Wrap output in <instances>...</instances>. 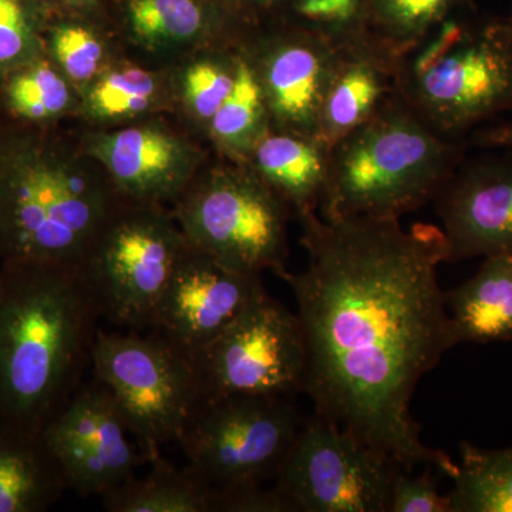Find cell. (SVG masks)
I'll list each match as a JSON object with an SVG mask.
<instances>
[{
  "label": "cell",
  "instance_id": "33",
  "mask_svg": "<svg viewBox=\"0 0 512 512\" xmlns=\"http://www.w3.org/2000/svg\"><path fill=\"white\" fill-rule=\"evenodd\" d=\"M208 512H292V507L274 485H252L228 490L211 488Z\"/></svg>",
  "mask_w": 512,
  "mask_h": 512
},
{
  "label": "cell",
  "instance_id": "5",
  "mask_svg": "<svg viewBox=\"0 0 512 512\" xmlns=\"http://www.w3.org/2000/svg\"><path fill=\"white\" fill-rule=\"evenodd\" d=\"M466 12L444 20L397 63V93L454 140L512 110V46L503 23L470 20Z\"/></svg>",
  "mask_w": 512,
  "mask_h": 512
},
{
  "label": "cell",
  "instance_id": "11",
  "mask_svg": "<svg viewBox=\"0 0 512 512\" xmlns=\"http://www.w3.org/2000/svg\"><path fill=\"white\" fill-rule=\"evenodd\" d=\"M191 362L202 400L303 393L306 348L301 322L266 292Z\"/></svg>",
  "mask_w": 512,
  "mask_h": 512
},
{
  "label": "cell",
  "instance_id": "8",
  "mask_svg": "<svg viewBox=\"0 0 512 512\" xmlns=\"http://www.w3.org/2000/svg\"><path fill=\"white\" fill-rule=\"evenodd\" d=\"M90 370L116 400L148 463L177 443L202 400L190 357L150 332L99 329Z\"/></svg>",
  "mask_w": 512,
  "mask_h": 512
},
{
  "label": "cell",
  "instance_id": "4",
  "mask_svg": "<svg viewBox=\"0 0 512 512\" xmlns=\"http://www.w3.org/2000/svg\"><path fill=\"white\" fill-rule=\"evenodd\" d=\"M467 146L434 130L393 93L372 119L330 148L319 215L400 220L436 198Z\"/></svg>",
  "mask_w": 512,
  "mask_h": 512
},
{
  "label": "cell",
  "instance_id": "7",
  "mask_svg": "<svg viewBox=\"0 0 512 512\" xmlns=\"http://www.w3.org/2000/svg\"><path fill=\"white\" fill-rule=\"evenodd\" d=\"M187 248L171 208L120 198L80 264L100 318L148 332Z\"/></svg>",
  "mask_w": 512,
  "mask_h": 512
},
{
  "label": "cell",
  "instance_id": "6",
  "mask_svg": "<svg viewBox=\"0 0 512 512\" xmlns=\"http://www.w3.org/2000/svg\"><path fill=\"white\" fill-rule=\"evenodd\" d=\"M171 211L190 247L229 268L288 271L291 208L247 164L208 161Z\"/></svg>",
  "mask_w": 512,
  "mask_h": 512
},
{
  "label": "cell",
  "instance_id": "17",
  "mask_svg": "<svg viewBox=\"0 0 512 512\" xmlns=\"http://www.w3.org/2000/svg\"><path fill=\"white\" fill-rule=\"evenodd\" d=\"M120 18L128 43L157 56L239 46L261 23L220 0H121Z\"/></svg>",
  "mask_w": 512,
  "mask_h": 512
},
{
  "label": "cell",
  "instance_id": "13",
  "mask_svg": "<svg viewBox=\"0 0 512 512\" xmlns=\"http://www.w3.org/2000/svg\"><path fill=\"white\" fill-rule=\"evenodd\" d=\"M80 141L121 200L144 204L173 205L210 161L200 144L158 116L96 128Z\"/></svg>",
  "mask_w": 512,
  "mask_h": 512
},
{
  "label": "cell",
  "instance_id": "19",
  "mask_svg": "<svg viewBox=\"0 0 512 512\" xmlns=\"http://www.w3.org/2000/svg\"><path fill=\"white\" fill-rule=\"evenodd\" d=\"M329 154V148L316 137L272 127L244 164L298 218L319 211L328 181Z\"/></svg>",
  "mask_w": 512,
  "mask_h": 512
},
{
  "label": "cell",
  "instance_id": "23",
  "mask_svg": "<svg viewBox=\"0 0 512 512\" xmlns=\"http://www.w3.org/2000/svg\"><path fill=\"white\" fill-rule=\"evenodd\" d=\"M77 110L79 93L46 53L0 79V119L15 126H57Z\"/></svg>",
  "mask_w": 512,
  "mask_h": 512
},
{
  "label": "cell",
  "instance_id": "30",
  "mask_svg": "<svg viewBox=\"0 0 512 512\" xmlns=\"http://www.w3.org/2000/svg\"><path fill=\"white\" fill-rule=\"evenodd\" d=\"M369 6L370 0H285L275 19L339 49L369 35Z\"/></svg>",
  "mask_w": 512,
  "mask_h": 512
},
{
  "label": "cell",
  "instance_id": "26",
  "mask_svg": "<svg viewBox=\"0 0 512 512\" xmlns=\"http://www.w3.org/2000/svg\"><path fill=\"white\" fill-rule=\"evenodd\" d=\"M241 46V45H239ZM239 46L202 47L183 56L170 72L175 106L207 136L237 76Z\"/></svg>",
  "mask_w": 512,
  "mask_h": 512
},
{
  "label": "cell",
  "instance_id": "18",
  "mask_svg": "<svg viewBox=\"0 0 512 512\" xmlns=\"http://www.w3.org/2000/svg\"><path fill=\"white\" fill-rule=\"evenodd\" d=\"M397 63L399 56L370 33L339 47L316 126L323 146L330 150L382 109L397 92Z\"/></svg>",
  "mask_w": 512,
  "mask_h": 512
},
{
  "label": "cell",
  "instance_id": "21",
  "mask_svg": "<svg viewBox=\"0 0 512 512\" xmlns=\"http://www.w3.org/2000/svg\"><path fill=\"white\" fill-rule=\"evenodd\" d=\"M66 490L43 431L0 423V512H45Z\"/></svg>",
  "mask_w": 512,
  "mask_h": 512
},
{
  "label": "cell",
  "instance_id": "16",
  "mask_svg": "<svg viewBox=\"0 0 512 512\" xmlns=\"http://www.w3.org/2000/svg\"><path fill=\"white\" fill-rule=\"evenodd\" d=\"M434 202L450 262L512 258V153L464 158Z\"/></svg>",
  "mask_w": 512,
  "mask_h": 512
},
{
  "label": "cell",
  "instance_id": "3",
  "mask_svg": "<svg viewBox=\"0 0 512 512\" xmlns=\"http://www.w3.org/2000/svg\"><path fill=\"white\" fill-rule=\"evenodd\" d=\"M119 201L82 141L13 124L0 153V262L82 264Z\"/></svg>",
  "mask_w": 512,
  "mask_h": 512
},
{
  "label": "cell",
  "instance_id": "28",
  "mask_svg": "<svg viewBox=\"0 0 512 512\" xmlns=\"http://www.w3.org/2000/svg\"><path fill=\"white\" fill-rule=\"evenodd\" d=\"M45 53L77 93L117 59L111 40L92 18L49 15Z\"/></svg>",
  "mask_w": 512,
  "mask_h": 512
},
{
  "label": "cell",
  "instance_id": "20",
  "mask_svg": "<svg viewBox=\"0 0 512 512\" xmlns=\"http://www.w3.org/2000/svg\"><path fill=\"white\" fill-rule=\"evenodd\" d=\"M175 107L170 70L148 69L117 57L79 93V114L96 128L160 116Z\"/></svg>",
  "mask_w": 512,
  "mask_h": 512
},
{
  "label": "cell",
  "instance_id": "38",
  "mask_svg": "<svg viewBox=\"0 0 512 512\" xmlns=\"http://www.w3.org/2000/svg\"><path fill=\"white\" fill-rule=\"evenodd\" d=\"M501 23H503L505 35H507L508 40H510L512 46V10L510 15L505 16V18L501 19Z\"/></svg>",
  "mask_w": 512,
  "mask_h": 512
},
{
  "label": "cell",
  "instance_id": "25",
  "mask_svg": "<svg viewBox=\"0 0 512 512\" xmlns=\"http://www.w3.org/2000/svg\"><path fill=\"white\" fill-rule=\"evenodd\" d=\"M271 128V114L261 84L254 67L239 46L234 86L211 120L205 137L221 158L245 163L258 141Z\"/></svg>",
  "mask_w": 512,
  "mask_h": 512
},
{
  "label": "cell",
  "instance_id": "1",
  "mask_svg": "<svg viewBox=\"0 0 512 512\" xmlns=\"http://www.w3.org/2000/svg\"><path fill=\"white\" fill-rule=\"evenodd\" d=\"M308 265L279 276L298 303L306 348L303 393L315 413L402 466L448 477L457 463L421 440L412 400L427 373L457 346L439 266L450 262L439 225L400 220L296 218Z\"/></svg>",
  "mask_w": 512,
  "mask_h": 512
},
{
  "label": "cell",
  "instance_id": "34",
  "mask_svg": "<svg viewBox=\"0 0 512 512\" xmlns=\"http://www.w3.org/2000/svg\"><path fill=\"white\" fill-rule=\"evenodd\" d=\"M468 140V144L474 147L512 151V120L480 128Z\"/></svg>",
  "mask_w": 512,
  "mask_h": 512
},
{
  "label": "cell",
  "instance_id": "32",
  "mask_svg": "<svg viewBox=\"0 0 512 512\" xmlns=\"http://www.w3.org/2000/svg\"><path fill=\"white\" fill-rule=\"evenodd\" d=\"M433 467L424 473L400 467L392 483L387 512H451L450 498L439 491Z\"/></svg>",
  "mask_w": 512,
  "mask_h": 512
},
{
  "label": "cell",
  "instance_id": "14",
  "mask_svg": "<svg viewBox=\"0 0 512 512\" xmlns=\"http://www.w3.org/2000/svg\"><path fill=\"white\" fill-rule=\"evenodd\" d=\"M265 293L262 275L229 268L188 245L148 332L192 359Z\"/></svg>",
  "mask_w": 512,
  "mask_h": 512
},
{
  "label": "cell",
  "instance_id": "29",
  "mask_svg": "<svg viewBox=\"0 0 512 512\" xmlns=\"http://www.w3.org/2000/svg\"><path fill=\"white\" fill-rule=\"evenodd\" d=\"M473 0H370L369 33L397 56L412 49Z\"/></svg>",
  "mask_w": 512,
  "mask_h": 512
},
{
  "label": "cell",
  "instance_id": "24",
  "mask_svg": "<svg viewBox=\"0 0 512 512\" xmlns=\"http://www.w3.org/2000/svg\"><path fill=\"white\" fill-rule=\"evenodd\" d=\"M147 476L128 478L101 497L110 512H208L211 487L194 468L158 456Z\"/></svg>",
  "mask_w": 512,
  "mask_h": 512
},
{
  "label": "cell",
  "instance_id": "10",
  "mask_svg": "<svg viewBox=\"0 0 512 512\" xmlns=\"http://www.w3.org/2000/svg\"><path fill=\"white\" fill-rule=\"evenodd\" d=\"M400 467L390 454L315 413L303 420L274 487L292 512H387Z\"/></svg>",
  "mask_w": 512,
  "mask_h": 512
},
{
  "label": "cell",
  "instance_id": "36",
  "mask_svg": "<svg viewBox=\"0 0 512 512\" xmlns=\"http://www.w3.org/2000/svg\"><path fill=\"white\" fill-rule=\"evenodd\" d=\"M225 5L242 10L252 18L261 20H272L278 18L285 0H220Z\"/></svg>",
  "mask_w": 512,
  "mask_h": 512
},
{
  "label": "cell",
  "instance_id": "37",
  "mask_svg": "<svg viewBox=\"0 0 512 512\" xmlns=\"http://www.w3.org/2000/svg\"><path fill=\"white\" fill-rule=\"evenodd\" d=\"M13 124L9 123V121L0 119V153H2L3 147H5L6 141L10 136V131H12Z\"/></svg>",
  "mask_w": 512,
  "mask_h": 512
},
{
  "label": "cell",
  "instance_id": "9",
  "mask_svg": "<svg viewBox=\"0 0 512 512\" xmlns=\"http://www.w3.org/2000/svg\"><path fill=\"white\" fill-rule=\"evenodd\" d=\"M303 420L284 396L202 400L177 444L211 488L264 485L278 477Z\"/></svg>",
  "mask_w": 512,
  "mask_h": 512
},
{
  "label": "cell",
  "instance_id": "2",
  "mask_svg": "<svg viewBox=\"0 0 512 512\" xmlns=\"http://www.w3.org/2000/svg\"><path fill=\"white\" fill-rule=\"evenodd\" d=\"M100 320L80 265L0 262V423L45 430L92 369Z\"/></svg>",
  "mask_w": 512,
  "mask_h": 512
},
{
  "label": "cell",
  "instance_id": "15",
  "mask_svg": "<svg viewBox=\"0 0 512 512\" xmlns=\"http://www.w3.org/2000/svg\"><path fill=\"white\" fill-rule=\"evenodd\" d=\"M241 47L261 84L272 127L316 137L338 49L278 19L259 23Z\"/></svg>",
  "mask_w": 512,
  "mask_h": 512
},
{
  "label": "cell",
  "instance_id": "12",
  "mask_svg": "<svg viewBox=\"0 0 512 512\" xmlns=\"http://www.w3.org/2000/svg\"><path fill=\"white\" fill-rule=\"evenodd\" d=\"M43 437L59 461L67 490L83 498L103 497L148 461L109 389L94 377L47 424Z\"/></svg>",
  "mask_w": 512,
  "mask_h": 512
},
{
  "label": "cell",
  "instance_id": "35",
  "mask_svg": "<svg viewBox=\"0 0 512 512\" xmlns=\"http://www.w3.org/2000/svg\"><path fill=\"white\" fill-rule=\"evenodd\" d=\"M49 15L83 16L96 18L104 0H39Z\"/></svg>",
  "mask_w": 512,
  "mask_h": 512
},
{
  "label": "cell",
  "instance_id": "27",
  "mask_svg": "<svg viewBox=\"0 0 512 512\" xmlns=\"http://www.w3.org/2000/svg\"><path fill=\"white\" fill-rule=\"evenodd\" d=\"M448 493L451 512H512V446L487 450L464 441Z\"/></svg>",
  "mask_w": 512,
  "mask_h": 512
},
{
  "label": "cell",
  "instance_id": "22",
  "mask_svg": "<svg viewBox=\"0 0 512 512\" xmlns=\"http://www.w3.org/2000/svg\"><path fill=\"white\" fill-rule=\"evenodd\" d=\"M444 302L457 345L512 340V258H484L476 275L451 291Z\"/></svg>",
  "mask_w": 512,
  "mask_h": 512
},
{
  "label": "cell",
  "instance_id": "31",
  "mask_svg": "<svg viewBox=\"0 0 512 512\" xmlns=\"http://www.w3.org/2000/svg\"><path fill=\"white\" fill-rule=\"evenodd\" d=\"M47 19L39 0H0V79L45 53Z\"/></svg>",
  "mask_w": 512,
  "mask_h": 512
}]
</instances>
